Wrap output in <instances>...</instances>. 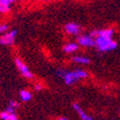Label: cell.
Segmentation results:
<instances>
[{
    "instance_id": "obj_1",
    "label": "cell",
    "mask_w": 120,
    "mask_h": 120,
    "mask_svg": "<svg viewBox=\"0 0 120 120\" xmlns=\"http://www.w3.org/2000/svg\"><path fill=\"white\" fill-rule=\"evenodd\" d=\"M95 46L100 52H108L114 50L117 47L116 41H112V38H108L103 37H98L95 39Z\"/></svg>"
},
{
    "instance_id": "obj_2",
    "label": "cell",
    "mask_w": 120,
    "mask_h": 120,
    "mask_svg": "<svg viewBox=\"0 0 120 120\" xmlns=\"http://www.w3.org/2000/svg\"><path fill=\"white\" fill-rule=\"evenodd\" d=\"M88 76V73L83 69H77L74 71H66L64 76L63 77L64 81L66 85H72L75 82L81 79H85Z\"/></svg>"
},
{
    "instance_id": "obj_3",
    "label": "cell",
    "mask_w": 120,
    "mask_h": 120,
    "mask_svg": "<svg viewBox=\"0 0 120 120\" xmlns=\"http://www.w3.org/2000/svg\"><path fill=\"white\" fill-rule=\"evenodd\" d=\"M15 64L17 69L19 70V72L21 73V75L24 78H26V79H33V77H34L33 73L31 72V70L29 69V67L21 61L20 59L15 58Z\"/></svg>"
},
{
    "instance_id": "obj_4",
    "label": "cell",
    "mask_w": 120,
    "mask_h": 120,
    "mask_svg": "<svg viewBox=\"0 0 120 120\" xmlns=\"http://www.w3.org/2000/svg\"><path fill=\"white\" fill-rule=\"evenodd\" d=\"M16 35H17V31H15V30H13V31H10L8 33L3 34L0 37V44L6 45V46L13 45L15 43Z\"/></svg>"
},
{
    "instance_id": "obj_5",
    "label": "cell",
    "mask_w": 120,
    "mask_h": 120,
    "mask_svg": "<svg viewBox=\"0 0 120 120\" xmlns=\"http://www.w3.org/2000/svg\"><path fill=\"white\" fill-rule=\"evenodd\" d=\"M78 45H81L83 47H92L95 46L94 38L90 37V35H81L78 37Z\"/></svg>"
},
{
    "instance_id": "obj_6",
    "label": "cell",
    "mask_w": 120,
    "mask_h": 120,
    "mask_svg": "<svg viewBox=\"0 0 120 120\" xmlns=\"http://www.w3.org/2000/svg\"><path fill=\"white\" fill-rule=\"evenodd\" d=\"M114 34V31L112 29H102V30H94L90 33L91 38H98V37H103V38H112Z\"/></svg>"
},
{
    "instance_id": "obj_7",
    "label": "cell",
    "mask_w": 120,
    "mask_h": 120,
    "mask_svg": "<svg viewBox=\"0 0 120 120\" xmlns=\"http://www.w3.org/2000/svg\"><path fill=\"white\" fill-rule=\"evenodd\" d=\"M64 30L69 35H78L80 33V31H81V27L77 23L70 22V23H67L64 26Z\"/></svg>"
},
{
    "instance_id": "obj_8",
    "label": "cell",
    "mask_w": 120,
    "mask_h": 120,
    "mask_svg": "<svg viewBox=\"0 0 120 120\" xmlns=\"http://www.w3.org/2000/svg\"><path fill=\"white\" fill-rule=\"evenodd\" d=\"M73 109H75V112L79 114V116L81 117V119H82V120H93V118H92L90 115L86 114V113L83 111L82 108L80 107V105H79V104L74 103V104H73Z\"/></svg>"
},
{
    "instance_id": "obj_9",
    "label": "cell",
    "mask_w": 120,
    "mask_h": 120,
    "mask_svg": "<svg viewBox=\"0 0 120 120\" xmlns=\"http://www.w3.org/2000/svg\"><path fill=\"white\" fill-rule=\"evenodd\" d=\"M14 3L13 0H0V13L7 14L11 10V5Z\"/></svg>"
},
{
    "instance_id": "obj_10",
    "label": "cell",
    "mask_w": 120,
    "mask_h": 120,
    "mask_svg": "<svg viewBox=\"0 0 120 120\" xmlns=\"http://www.w3.org/2000/svg\"><path fill=\"white\" fill-rule=\"evenodd\" d=\"M79 49V45L75 42H68L64 46V51L67 54H71L76 52L77 50Z\"/></svg>"
},
{
    "instance_id": "obj_11",
    "label": "cell",
    "mask_w": 120,
    "mask_h": 120,
    "mask_svg": "<svg viewBox=\"0 0 120 120\" xmlns=\"http://www.w3.org/2000/svg\"><path fill=\"white\" fill-rule=\"evenodd\" d=\"M18 106H19V104L16 101H15V100H11V101L9 102V106L6 109V112L10 114L15 113V109L18 108Z\"/></svg>"
},
{
    "instance_id": "obj_12",
    "label": "cell",
    "mask_w": 120,
    "mask_h": 120,
    "mask_svg": "<svg viewBox=\"0 0 120 120\" xmlns=\"http://www.w3.org/2000/svg\"><path fill=\"white\" fill-rule=\"evenodd\" d=\"M73 62L77 63L79 64H88L90 63V60L86 57H83V56H75L73 57Z\"/></svg>"
},
{
    "instance_id": "obj_13",
    "label": "cell",
    "mask_w": 120,
    "mask_h": 120,
    "mask_svg": "<svg viewBox=\"0 0 120 120\" xmlns=\"http://www.w3.org/2000/svg\"><path fill=\"white\" fill-rule=\"evenodd\" d=\"M19 96H20V99L23 102H29L30 100L32 99V93L28 90H26V89L21 90L20 93H19Z\"/></svg>"
},
{
    "instance_id": "obj_14",
    "label": "cell",
    "mask_w": 120,
    "mask_h": 120,
    "mask_svg": "<svg viewBox=\"0 0 120 120\" xmlns=\"http://www.w3.org/2000/svg\"><path fill=\"white\" fill-rule=\"evenodd\" d=\"M9 117H10V113H8L6 111H4L0 113V118L2 120H9Z\"/></svg>"
},
{
    "instance_id": "obj_15",
    "label": "cell",
    "mask_w": 120,
    "mask_h": 120,
    "mask_svg": "<svg viewBox=\"0 0 120 120\" xmlns=\"http://www.w3.org/2000/svg\"><path fill=\"white\" fill-rule=\"evenodd\" d=\"M8 28H9V26L7 24H0V34L5 33L8 30Z\"/></svg>"
},
{
    "instance_id": "obj_16",
    "label": "cell",
    "mask_w": 120,
    "mask_h": 120,
    "mask_svg": "<svg viewBox=\"0 0 120 120\" xmlns=\"http://www.w3.org/2000/svg\"><path fill=\"white\" fill-rule=\"evenodd\" d=\"M34 88H35V90H37V91L41 90V89H42V86H41V84H39V83H38V84H36V85H35Z\"/></svg>"
},
{
    "instance_id": "obj_17",
    "label": "cell",
    "mask_w": 120,
    "mask_h": 120,
    "mask_svg": "<svg viewBox=\"0 0 120 120\" xmlns=\"http://www.w3.org/2000/svg\"><path fill=\"white\" fill-rule=\"evenodd\" d=\"M9 120H18V117H17V115L15 113H13V114H10Z\"/></svg>"
},
{
    "instance_id": "obj_18",
    "label": "cell",
    "mask_w": 120,
    "mask_h": 120,
    "mask_svg": "<svg viewBox=\"0 0 120 120\" xmlns=\"http://www.w3.org/2000/svg\"><path fill=\"white\" fill-rule=\"evenodd\" d=\"M59 120H68L67 118H64V117H61V118H59Z\"/></svg>"
}]
</instances>
